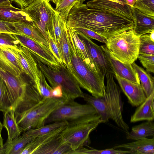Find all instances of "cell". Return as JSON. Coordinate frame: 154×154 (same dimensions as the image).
<instances>
[{
	"mask_svg": "<svg viewBox=\"0 0 154 154\" xmlns=\"http://www.w3.org/2000/svg\"><path fill=\"white\" fill-rule=\"evenodd\" d=\"M67 122H56L49 123L35 129L28 130L30 134L35 137L48 133L67 124Z\"/></svg>",
	"mask_w": 154,
	"mask_h": 154,
	"instance_id": "cell-34",
	"label": "cell"
},
{
	"mask_svg": "<svg viewBox=\"0 0 154 154\" xmlns=\"http://www.w3.org/2000/svg\"><path fill=\"white\" fill-rule=\"evenodd\" d=\"M138 58L147 72L154 73V55L139 54Z\"/></svg>",
	"mask_w": 154,
	"mask_h": 154,
	"instance_id": "cell-40",
	"label": "cell"
},
{
	"mask_svg": "<svg viewBox=\"0 0 154 154\" xmlns=\"http://www.w3.org/2000/svg\"><path fill=\"white\" fill-rule=\"evenodd\" d=\"M133 7L144 14L154 17V0H138Z\"/></svg>",
	"mask_w": 154,
	"mask_h": 154,
	"instance_id": "cell-39",
	"label": "cell"
},
{
	"mask_svg": "<svg viewBox=\"0 0 154 154\" xmlns=\"http://www.w3.org/2000/svg\"><path fill=\"white\" fill-rule=\"evenodd\" d=\"M0 32H6L17 34L13 23L0 20Z\"/></svg>",
	"mask_w": 154,
	"mask_h": 154,
	"instance_id": "cell-43",
	"label": "cell"
},
{
	"mask_svg": "<svg viewBox=\"0 0 154 154\" xmlns=\"http://www.w3.org/2000/svg\"><path fill=\"white\" fill-rule=\"evenodd\" d=\"M19 42L13 33L0 32V46L7 47L16 49Z\"/></svg>",
	"mask_w": 154,
	"mask_h": 154,
	"instance_id": "cell-37",
	"label": "cell"
},
{
	"mask_svg": "<svg viewBox=\"0 0 154 154\" xmlns=\"http://www.w3.org/2000/svg\"><path fill=\"white\" fill-rule=\"evenodd\" d=\"M79 1L80 3H83V2L85 1L86 0H78Z\"/></svg>",
	"mask_w": 154,
	"mask_h": 154,
	"instance_id": "cell-52",
	"label": "cell"
},
{
	"mask_svg": "<svg viewBox=\"0 0 154 154\" xmlns=\"http://www.w3.org/2000/svg\"><path fill=\"white\" fill-rule=\"evenodd\" d=\"M131 65L137 74L142 88L146 97H148L154 92V77L143 68L139 66L134 62L132 63Z\"/></svg>",
	"mask_w": 154,
	"mask_h": 154,
	"instance_id": "cell-29",
	"label": "cell"
},
{
	"mask_svg": "<svg viewBox=\"0 0 154 154\" xmlns=\"http://www.w3.org/2000/svg\"><path fill=\"white\" fill-rule=\"evenodd\" d=\"M68 39L71 62L75 74V79L80 87L85 89L95 97L105 96V75L91 71L80 56L70 33L67 30Z\"/></svg>",
	"mask_w": 154,
	"mask_h": 154,
	"instance_id": "cell-3",
	"label": "cell"
},
{
	"mask_svg": "<svg viewBox=\"0 0 154 154\" xmlns=\"http://www.w3.org/2000/svg\"><path fill=\"white\" fill-rule=\"evenodd\" d=\"M45 78L44 74L40 70L39 79L36 86L42 98L51 97V92L53 88L48 84Z\"/></svg>",
	"mask_w": 154,
	"mask_h": 154,
	"instance_id": "cell-38",
	"label": "cell"
},
{
	"mask_svg": "<svg viewBox=\"0 0 154 154\" xmlns=\"http://www.w3.org/2000/svg\"><path fill=\"white\" fill-rule=\"evenodd\" d=\"M50 0H35L23 9L30 16L33 25L41 33L48 42L47 33L51 35L53 21L52 14L54 9Z\"/></svg>",
	"mask_w": 154,
	"mask_h": 154,
	"instance_id": "cell-10",
	"label": "cell"
},
{
	"mask_svg": "<svg viewBox=\"0 0 154 154\" xmlns=\"http://www.w3.org/2000/svg\"><path fill=\"white\" fill-rule=\"evenodd\" d=\"M0 20L9 22H21L33 25L29 15L23 9L14 7L11 3L0 4Z\"/></svg>",
	"mask_w": 154,
	"mask_h": 154,
	"instance_id": "cell-17",
	"label": "cell"
},
{
	"mask_svg": "<svg viewBox=\"0 0 154 154\" xmlns=\"http://www.w3.org/2000/svg\"><path fill=\"white\" fill-rule=\"evenodd\" d=\"M17 3L23 9L28 6L31 3L35 0H10Z\"/></svg>",
	"mask_w": 154,
	"mask_h": 154,
	"instance_id": "cell-45",
	"label": "cell"
},
{
	"mask_svg": "<svg viewBox=\"0 0 154 154\" xmlns=\"http://www.w3.org/2000/svg\"><path fill=\"white\" fill-rule=\"evenodd\" d=\"M58 137L38 148L32 154H67L72 150L71 148L62 143Z\"/></svg>",
	"mask_w": 154,
	"mask_h": 154,
	"instance_id": "cell-26",
	"label": "cell"
},
{
	"mask_svg": "<svg viewBox=\"0 0 154 154\" xmlns=\"http://www.w3.org/2000/svg\"><path fill=\"white\" fill-rule=\"evenodd\" d=\"M68 28L91 30L106 40L134 28L133 19L112 11L97 8H88L76 0L67 17Z\"/></svg>",
	"mask_w": 154,
	"mask_h": 154,
	"instance_id": "cell-1",
	"label": "cell"
},
{
	"mask_svg": "<svg viewBox=\"0 0 154 154\" xmlns=\"http://www.w3.org/2000/svg\"><path fill=\"white\" fill-rule=\"evenodd\" d=\"M7 148V143L0 146V154H5Z\"/></svg>",
	"mask_w": 154,
	"mask_h": 154,
	"instance_id": "cell-46",
	"label": "cell"
},
{
	"mask_svg": "<svg viewBox=\"0 0 154 154\" xmlns=\"http://www.w3.org/2000/svg\"><path fill=\"white\" fill-rule=\"evenodd\" d=\"M154 119V92L145 100L137 107L131 116V122H135L142 121H152Z\"/></svg>",
	"mask_w": 154,
	"mask_h": 154,
	"instance_id": "cell-19",
	"label": "cell"
},
{
	"mask_svg": "<svg viewBox=\"0 0 154 154\" xmlns=\"http://www.w3.org/2000/svg\"><path fill=\"white\" fill-rule=\"evenodd\" d=\"M3 126L2 124L0 121V146H2L3 144V140L1 135V131L3 128Z\"/></svg>",
	"mask_w": 154,
	"mask_h": 154,
	"instance_id": "cell-48",
	"label": "cell"
},
{
	"mask_svg": "<svg viewBox=\"0 0 154 154\" xmlns=\"http://www.w3.org/2000/svg\"><path fill=\"white\" fill-rule=\"evenodd\" d=\"M89 149L82 147L75 150H71L67 154H134L132 151L116 149L113 148L99 150L88 146Z\"/></svg>",
	"mask_w": 154,
	"mask_h": 154,
	"instance_id": "cell-31",
	"label": "cell"
},
{
	"mask_svg": "<svg viewBox=\"0 0 154 154\" xmlns=\"http://www.w3.org/2000/svg\"><path fill=\"white\" fill-rule=\"evenodd\" d=\"M14 51L23 68L24 73L36 85L39 79L40 70L32 55L27 48L20 44L17 49H14Z\"/></svg>",
	"mask_w": 154,
	"mask_h": 154,
	"instance_id": "cell-14",
	"label": "cell"
},
{
	"mask_svg": "<svg viewBox=\"0 0 154 154\" xmlns=\"http://www.w3.org/2000/svg\"><path fill=\"white\" fill-rule=\"evenodd\" d=\"M149 36L151 39L152 41H154V31H152L150 33H149Z\"/></svg>",
	"mask_w": 154,
	"mask_h": 154,
	"instance_id": "cell-50",
	"label": "cell"
},
{
	"mask_svg": "<svg viewBox=\"0 0 154 154\" xmlns=\"http://www.w3.org/2000/svg\"><path fill=\"white\" fill-rule=\"evenodd\" d=\"M66 125L35 137L26 145L21 154H32L38 148L57 137Z\"/></svg>",
	"mask_w": 154,
	"mask_h": 154,
	"instance_id": "cell-21",
	"label": "cell"
},
{
	"mask_svg": "<svg viewBox=\"0 0 154 154\" xmlns=\"http://www.w3.org/2000/svg\"><path fill=\"white\" fill-rule=\"evenodd\" d=\"M100 47L106 56L114 74L130 82L140 83L138 75L131 64L124 63L116 58L108 50L105 45Z\"/></svg>",
	"mask_w": 154,
	"mask_h": 154,
	"instance_id": "cell-13",
	"label": "cell"
},
{
	"mask_svg": "<svg viewBox=\"0 0 154 154\" xmlns=\"http://www.w3.org/2000/svg\"><path fill=\"white\" fill-rule=\"evenodd\" d=\"M82 98L95 109L97 114L100 116L101 123L107 122L111 119L105 96L101 97H95L84 93Z\"/></svg>",
	"mask_w": 154,
	"mask_h": 154,
	"instance_id": "cell-23",
	"label": "cell"
},
{
	"mask_svg": "<svg viewBox=\"0 0 154 154\" xmlns=\"http://www.w3.org/2000/svg\"><path fill=\"white\" fill-rule=\"evenodd\" d=\"M5 3H11L10 0H0V4Z\"/></svg>",
	"mask_w": 154,
	"mask_h": 154,
	"instance_id": "cell-49",
	"label": "cell"
},
{
	"mask_svg": "<svg viewBox=\"0 0 154 154\" xmlns=\"http://www.w3.org/2000/svg\"><path fill=\"white\" fill-rule=\"evenodd\" d=\"M3 127L6 129L8 135L7 141L10 142L19 137L21 132L17 124L12 110L3 113Z\"/></svg>",
	"mask_w": 154,
	"mask_h": 154,
	"instance_id": "cell-30",
	"label": "cell"
},
{
	"mask_svg": "<svg viewBox=\"0 0 154 154\" xmlns=\"http://www.w3.org/2000/svg\"><path fill=\"white\" fill-rule=\"evenodd\" d=\"M127 139L134 140H142L149 136H154V123L153 121H147L139 125L133 126L131 131L126 134Z\"/></svg>",
	"mask_w": 154,
	"mask_h": 154,
	"instance_id": "cell-25",
	"label": "cell"
},
{
	"mask_svg": "<svg viewBox=\"0 0 154 154\" xmlns=\"http://www.w3.org/2000/svg\"><path fill=\"white\" fill-rule=\"evenodd\" d=\"M97 114L89 104H81L74 101H64L46 120L45 125L56 122H70Z\"/></svg>",
	"mask_w": 154,
	"mask_h": 154,
	"instance_id": "cell-8",
	"label": "cell"
},
{
	"mask_svg": "<svg viewBox=\"0 0 154 154\" xmlns=\"http://www.w3.org/2000/svg\"><path fill=\"white\" fill-rule=\"evenodd\" d=\"M49 48L55 55L60 64H63L58 46L49 32L47 33Z\"/></svg>",
	"mask_w": 154,
	"mask_h": 154,
	"instance_id": "cell-42",
	"label": "cell"
},
{
	"mask_svg": "<svg viewBox=\"0 0 154 154\" xmlns=\"http://www.w3.org/2000/svg\"><path fill=\"white\" fill-rule=\"evenodd\" d=\"M50 1L53 3L55 5H56V0H50Z\"/></svg>",
	"mask_w": 154,
	"mask_h": 154,
	"instance_id": "cell-51",
	"label": "cell"
},
{
	"mask_svg": "<svg viewBox=\"0 0 154 154\" xmlns=\"http://www.w3.org/2000/svg\"><path fill=\"white\" fill-rule=\"evenodd\" d=\"M105 75L106 85L105 87V96L111 119L126 134L129 132V127L123 118V103L120 88L115 81L113 73L107 72Z\"/></svg>",
	"mask_w": 154,
	"mask_h": 154,
	"instance_id": "cell-9",
	"label": "cell"
},
{
	"mask_svg": "<svg viewBox=\"0 0 154 154\" xmlns=\"http://www.w3.org/2000/svg\"><path fill=\"white\" fill-rule=\"evenodd\" d=\"M76 0H56L55 11L59 13L63 21L66 23L68 14Z\"/></svg>",
	"mask_w": 154,
	"mask_h": 154,
	"instance_id": "cell-35",
	"label": "cell"
},
{
	"mask_svg": "<svg viewBox=\"0 0 154 154\" xmlns=\"http://www.w3.org/2000/svg\"><path fill=\"white\" fill-rule=\"evenodd\" d=\"M72 28L75 30L81 32L90 39L96 40L105 44L107 42V40L105 38L91 30L83 28Z\"/></svg>",
	"mask_w": 154,
	"mask_h": 154,
	"instance_id": "cell-41",
	"label": "cell"
},
{
	"mask_svg": "<svg viewBox=\"0 0 154 154\" xmlns=\"http://www.w3.org/2000/svg\"><path fill=\"white\" fill-rule=\"evenodd\" d=\"M139 54L154 55V41L151 39L149 33L140 36Z\"/></svg>",
	"mask_w": 154,
	"mask_h": 154,
	"instance_id": "cell-36",
	"label": "cell"
},
{
	"mask_svg": "<svg viewBox=\"0 0 154 154\" xmlns=\"http://www.w3.org/2000/svg\"><path fill=\"white\" fill-rule=\"evenodd\" d=\"M51 97L56 98H62L63 94L61 87L58 85L53 88L51 92Z\"/></svg>",
	"mask_w": 154,
	"mask_h": 154,
	"instance_id": "cell-44",
	"label": "cell"
},
{
	"mask_svg": "<svg viewBox=\"0 0 154 154\" xmlns=\"http://www.w3.org/2000/svg\"><path fill=\"white\" fill-rule=\"evenodd\" d=\"M39 69L44 74L52 88L60 86L62 88V98L65 101L75 100L82 98L84 93L79 85L63 64L55 69L48 67L42 62L35 54L31 52Z\"/></svg>",
	"mask_w": 154,
	"mask_h": 154,
	"instance_id": "cell-4",
	"label": "cell"
},
{
	"mask_svg": "<svg viewBox=\"0 0 154 154\" xmlns=\"http://www.w3.org/2000/svg\"><path fill=\"white\" fill-rule=\"evenodd\" d=\"M0 76L6 86L16 117L38 103L42 97L35 83L24 79L21 75L16 77L0 68Z\"/></svg>",
	"mask_w": 154,
	"mask_h": 154,
	"instance_id": "cell-2",
	"label": "cell"
},
{
	"mask_svg": "<svg viewBox=\"0 0 154 154\" xmlns=\"http://www.w3.org/2000/svg\"><path fill=\"white\" fill-rule=\"evenodd\" d=\"M13 35L19 41L20 44L37 55L40 60L48 67L55 69L60 66L49 47L25 35L15 33Z\"/></svg>",
	"mask_w": 154,
	"mask_h": 154,
	"instance_id": "cell-11",
	"label": "cell"
},
{
	"mask_svg": "<svg viewBox=\"0 0 154 154\" xmlns=\"http://www.w3.org/2000/svg\"><path fill=\"white\" fill-rule=\"evenodd\" d=\"M134 33L140 37L154 31V17L144 14L137 9L131 8Z\"/></svg>",
	"mask_w": 154,
	"mask_h": 154,
	"instance_id": "cell-18",
	"label": "cell"
},
{
	"mask_svg": "<svg viewBox=\"0 0 154 154\" xmlns=\"http://www.w3.org/2000/svg\"><path fill=\"white\" fill-rule=\"evenodd\" d=\"M128 102L133 106L138 107L146 98L141 84L135 83L114 74Z\"/></svg>",
	"mask_w": 154,
	"mask_h": 154,
	"instance_id": "cell-15",
	"label": "cell"
},
{
	"mask_svg": "<svg viewBox=\"0 0 154 154\" xmlns=\"http://www.w3.org/2000/svg\"><path fill=\"white\" fill-rule=\"evenodd\" d=\"M53 24L51 36L58 45L61 35L67 26L66 23L62 18L59 13L54 10L52 14Z\"/></svg>",
	"mask_w": 154,
	"mask_h": 154,
	"instance_id": "cell-32",
	"label": "cell"
},
{
	"mask_svg": "<svg viewBox=\"0 0 154 154\" xmlns=\"http://www.w3.org/2000/svg\"><path fill=\"white\" fill-rule=\"evenodd\" d=\"M68 30L72 35L80 56L88 68L92 72L99 74L103 75L91 58L84 43L78 36L76 31L72 28Z\"/></svg>",
	"mask_w": 154,
	"mask_h": 154,
	"instance_id": "cell-22",
	"label": "cell"
},
{
	"mask_svg": "<svg viewBox=\"0 0 154 154\" xmlns=\"http://www.w3.org/2000/svg\"><path fill=\"white\" fill-rule=\"evenodd\" d=\"M12 110L9 94L5 82L0 76V111L4 113Z\"/></svg>",
	"mask_w": 154,
	"mask_h": 154,
	"instance_id": "cell-33",
	"label": "cell"
},
{
	"mask_svg": "<svg viewBox=\"0 0 154 154\" xmlns=\"http://www.w3.org/2000/svg\"><path fill=\"white\" fill-rule=\"evenodd\" d=\"M100 118V116L97 114L67 122L66 127L58 137V139L62 143L69 145L72 150L85 146H88L91 143L90 134L101 123Z\"/></svg>",
	"mask_w": 154,
	"mask_h": 154,
	"instance_id": "cell-5",
	"label": "cell"
},
{
	"mask_svg": "<svg viewBox=\"0 0 154 154\" xmlns=\"http://www.w3.org/2000/svg\"><path fill=\"white\" fill-rule=\"evenodd\" d=\"M13 24L17 34L25 35L49 47L48 42L33 25L21 22H13Z\"/></svg>",
	"mask_w": 154,
	"mask_h": 154,
	"instance_id": "cell-24",
	"label": "cell"
},
{
	"mask_svg": "<svg viewBox=\"0 0 154 154\" xmlns=\"http://www.w3.org/2000/svg\"><path fill=\"white\" fill-rule=\"evenodd\" d=\"M64 101L63 98L43 97L37 104L15 118L21 132L45 125L51 114Z\"/></svg>",
	"mask_w": 154,
	"mask_h": 154,
	"instance_id": "cell-6",
	"label": "cell"
},
{
	"mask_svg": "<svg viewBox=\"0 0 154 154\" xmlns=\"http://www.w3.org/2000/svg\"><path fill=\"white\" fill-rule=\"evenodd\" d=\"M34 138L27 130L11 141H7L5 154H21L26 145Z\"/></svg>",
	"mask_w": 154,
	"mask_h": 154,
	"instance_id": "cell-27",
	"label": "cell"
},
{
	"mask_svg": "<svg viewBox=\"0 0 154 154\" xmlns=\"http://www.w3.org/2000/svg\"><path fill=\"white\" fill-rule=\"evenodd\" d=\"M115 149L123 148L133 152L134 154H154V137L146 138L130 143L115 145Z\"/></svg>",
	"mask_w": 154,
	"mask_h": 154,
	"instance_id": "cell-20",
	"label": "cell"
},
{
	"mask_svg": "<svg viewBox=\"0 0 154 154\" xmlns=\"http://www.w3.org/2000/svg\"><path fill=\"white\" fill-rule=\"evenodd\" d=\"M0 68L16 77L24 73L14 49L8 47L0 46Z\"/></svg>",
	"mask_w": 154,
	"mask_h": 154,
	"instance_id": "cell-16",
	"label": "cell"
},
{
	"mask_svg": "<svg viewBox=\"0 0 154 154\" xmlns=\"http://www.w3.org/2000/svg\"><path fill=\"white\" fill-rule=\"evenodd\" d=\"M75 31L81 40L85 45L93 61L102 73L105 75L107 72H111L114 74L109 63L100 46L94 43L91 39L81 32Z\"/></svg>",
	"mask_w": 154,
	"mask_h": 154,
	"instance_id": "cell-12",
	"label": "cell"
},
{
	"mask_svg": "<svg viewBox=\"0 0 154 154\" xmlns=\"http://www.w3.org/2000/svg\"><path fill=\"white\" fill-rule=\"evenodd\" d=\"M126 4L129 6L131 8L133 7L135 2L138 0H125Z\"/></svg>",
	"mask_w": 154,
	"mask_h": 154,
	"instance_id": "cell-47",
	"label": "cell"
},
{
	"mask_svg": "<svg viewBox=\"0 0 154 154\" xmlns=\"http://www.w3.org/2000/svg\"><path fill=\"white\" fill-rule=\"evenodd\" d=\"M67 30L68 28L67 26L64 29L61 35L59 43L57 46L63 64L75 79L74 72L72 67L70 58L68 39Z\"/></svg>",
	"mask_w": 154,
	"mask_h": 154,
	"instance_id": "cell-28",
	"label": "cell"
},
{
	"mask_svg": "<svg viewBox=\"0 0 154 154\" xmlns=\"http://www.w3.org/2000/svg\"><path fill=\"white\" fill-rule=\"evenodd\" d=\"M106 46L108 50L122 62L131 64L139 55L140 37L133 29L124 31L107 39Z\"/></svg>",
	"mask_w": 154,
	"mask_h": 154,
	"instance_id": "cell-7",
	"label": "cell"
}]
</instances>
